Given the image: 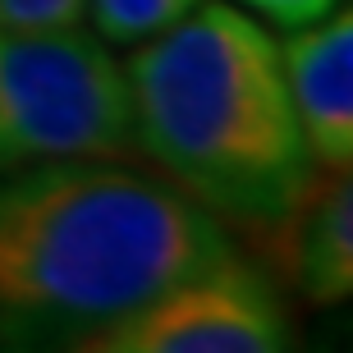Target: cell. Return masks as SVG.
Segmentation results:
<instances>
[{"label": "cell", "instance_id": "1", "mask_svg": "<svg viewBox=\"0 0 353 353\" xmlns=\"http://www.w3.org/2000/svg\"><path fill=\"white\" fill-rule=\"evenodd\" d=\"M225 257L221 221L179 188L88 161L19 165L0 179V349H74Z\"/></svg>", "mask_w": 353, "mask_h": 353}, {"label": "cell", "instance_id": "2", "mask_svg": "<svg viewBox=\"0 0 353 353\" xmlns=\"http://www.w3.org/2000/svg\"><path fill=\"white\" fill-rule=\"evenodd\" d=\"M124 79L138 147L221 225L285 221L321 174L289 101L280 41L234 5L202 0L133 51Z\"/></svg>", "mask_w": 353, "mask_h": 353}, {"label": "cell", "instance_id": "3", "mask_svg": "<svg viewBox=\"0 0 353 353\" xmlns=\"http://www.w3.org/2000/svg\"><path fill=\"white\" fill-rule=\"evenodd\" d=\"M129 79L74 28L0 32V170L133 152Z\"/></svg>", "mask_w": 353, "mask_h": 353}, {"label": "cell", "instance_id": "4", "mask_svg": "<svg viewBox=\"0 0 353 353\" xmlns=\"http://www.w3.org/2000/svg\"><path fill=\"white\" fill-rule=\"evenodd\" d=\"M83 353H275L289 349V316L257 266L225 257L179 285L161 289L143 307L124 312L97 335L79 340Z\"/></svg>", "mask_w": 353, "mask_h": 353}, {"label": "cell", "instance_id": "5", "mask_svg": "<svg viewBox=\"0 0 353 353\" xmlns=\"http://www.w3.org/2000/svg\"><path fill=\"white\" fill-rule=\"evenodd\" d=\"M280 69L303 143L321 170L353 165V10L340 5L280 41Z\"/></svg>", "mask_w": 353, "mask_h": 353}, {"label": "cell", "instance_id": "6", "mask_svg": "<svg viewBox=\"0 0 353 353\" xmlns=\"http://www.w3.org/2000/svg\"><path fill=\"white\" fill-rule=\"evenodd\" d=\"M294 289L307 303H344L353 289V188L349 170H321L285 221L266 225Z\"/></svg>", "mask_w": 353, "mask_h": 353}, {"label": "cell", "instance_id": "7", "mask_svg": "<svg viewBox=\"0 0 353 353\" xmlns=\"http://www.w3.org/2000/svg\"><path fill=\"white\" fill-rule=\"evenodd\" d=\"M202 0H83L97 32L115 46H138V41L161 37L165 28H174Z\"/></svg>", "mask_w": 353, "mask_h": 353}, {"label": "cell", "instance_id": "8", "mask_svg": "<svg viewBox=\"0 0 353 353\" xmlns=\"http://www.w3.org/2000/svg\"><path fill=\"white\" fill-rule=\"evenodd\" d=\"M79 19H83V0H0V32L74 28Z\"/></svg>", "mask_w": 353, "mask_h": 353}, {"label": "cell", "instance_id": "9", "mask_svg": "<svg viewBox=\"0 0 353 353\" xmlns=\"http://www.w3.org/2000/svg\"><path fill=\"white\" fill-rule=\"evenodd\" d=\"M239 5H252L280 28H303L312 19H321L326 10H335V0H239Z\"/></svg>", "mask_w": 353, "mask_h": 353}]
</instances>
